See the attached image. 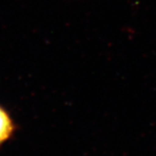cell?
Instances as JSON below:
<instances>
[{"label": "cell", "instance_id": "1", "mask_svg": "<svg viewBox=\"0 0 156 156\" xmlns=\"http://www.w3.org/2000/svg\"><path fill=\"white\" fill-rule=\"evenodd\" d=\"M15 129V124L10 113L0 105V146L11 138Z\"/></svg>", "mask_w": 156, "mask_h": 156}]
</instances>
